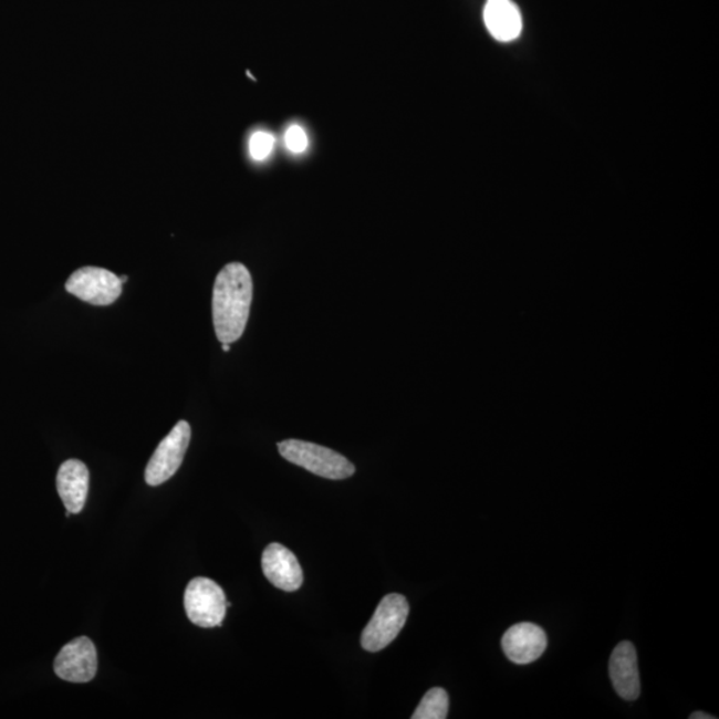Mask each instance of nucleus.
I'll return each mask as SVG.
<instances>
[{"label":"nucleus","instance_id":"nucleus-14","mask_svg":"<svg viewBox=\"0 0 719 719\" xmlns=\"http://www.w3.org/2000/svg\"><path fill=\"white\" fill-rule=\"evenodd\" d=\"M274 147V137L270 133L259 131L250 139V154L253 160H265L271 155Z\"/></svg>","mask_w":719,"mask_h":719},{"label":"nucleus","instance_id":"nucleus-12","mask_svg":"<svg viewBox=\"0 0 719 719\" xmlns=\"http://www.w3.org/2000/svg\"><path fill=\"white\" fill-rule=\"evenodd\" d=\"M483 21L490 34L500 42H512L522 31L521 12L512 0H488Z\"/></svg>","mask_w":719,"mask_h":719},{"label":"nucleus","instance_id":"nucleus-2","mask_svg":"<svg viewBox=\"0 0 719 719\" xmlns=\"http://www.w3.org/2000/svg\"><path fill=\"white\" fill-rule=\"evenodd\" d=\"M279 452L286 461L329 480H345L355 475L356 468L343 455L317 444L285 440L278 444Z\"/></svg>","mask_w":719,"mask_h":719},{"label":"nucleus","instance_id":"nucleus-4","mask_svg":"<svg viewBox=\"0 0 719 719\" xmlns=\"http://www.w3.org/2000/svg\"><path fill=\"white\" fill-rule=\"evenodd\" d=\"M226 594L215 581L198 577L187 585L185 593L186 613L192 624L200 627H216L223 624L227 607Z\"/></svg>","mask_w":719,"mask_h":719},{"label":"nucleus","instance_id":"nucleus-17","mask_svg":"<svg viewBox=\"0 0 719 719\" xmlns=\"http://www.w3.org/2000/svg\"><path fill=\"white\" fill-rule=\"evenodd\" d=\"M223 351L230 352V344L223 343Z\"/></svg>","mask_w":719,"mask_h":719},{"label":"nucleus","instance_id":"nucleus-15","mask_svg":"<svg viewBox=\"0 0 719 719\" xmlns=\"http://www.w3.org/2000/svg\"><path fill=\"white\" fill-rule=\"evenodd\" d=\"M286 148L293 154H302L309 147V136L305 131L300 126H292L288 128L285 134Z\"/></svg>","mask_w":719,"mask_h":719},{"label":"nucleus","instance_id":"nucleus-16","mask_svg":"<svg viewBox=\"0 0 719 719\" xmlns=\"http://www.w3.org/2000/svg\"><path fill=\"white\" fill-rule=\"evenodd\" d=\"M690 719H716V717L708 715V712L697 711L692 712Z\"/></svg>","mask_w":719,"mask_h":719},{"label":"nucleus","instance_id":"nucleus-3","mask_svg":"<svg viewBox=\"0 0 719 719\" xmlns=\"http://www.w3.org/2000/svg\"><path fill=\"white\" fill-rule=\"evenodd\" d=\"M409 616V604L402 594H388L378 604L362 634L365 650L376 653L394 643Z\"/></svg>","mask_w":719,"mask_h":719},{"label":"nucleus","instance_id":"nucleus-11","mask_svg":"<svg viewBox=\"0 0 719 719\" xmlns=\"http://www.w3.org/2000/svg\"><path fill=\"white\" fill-rule=\"evenodd\" d=\"M56 487L65 509L72 514L81 513L87 501L90 487L86 463L80 460L64 461L59 468Z\"/></svg>","mask_w":719,"mask_h":719},{"label":"nucleus","instance_id":"nucleus-7","mask_svg":"<svg viewBox=\"0 0 719 719\" xmlns=\"http://www.w3.org/2000/svg\"><path fill=\"white\" fill-rule=\"evenodd\" d=\"M55 675L64 681L86 684L97 671V655L93 640L80 637L65 645L55 658Z\"/></svg>","mask_w":719,"mask_h":719},{"label":"nucleus","instance_id":"nucleus-1","mask_svg":"<svg viewBox=\"0 0 719 719\" xmlns=\"http://www.w3.org/2000/svg\"><path fill=\"white\" fill-rule=\"evenodd\" d=\"M252 298V278L244 264H227L216 277L212 316L216 336L221 344H232L243 336Z\"/></svg>","mask_w":719,"mask_h":719},{"label":"nucleus","instance_id":"nucleus-13","mask_svg":"<svg viewBox=\"0 0 719 719\" xmlns=\"http://www.w3.org/2000/svg\"><path fill=\"white\" fill-rule=\"evenodd\" d=\"M448 710V692L441 688H435L424 696L411 719H446Z\"/></svg>","mask_w":719,"mask_h":719},{"label":"nucleus","instance_id":"nucleus-18","mask_svg":"<svg viewBox=\"0 0 719 719\" xmlns=\"http://www.w3.org/2000/svg\"><path fill=\"white\" fill-rule=\"evenodd\" d=\"M127 280H128L127 277H122V278H121L122 283H126Z\"/></svg>","mask_w":719,"mask_h":719},{"label":"nucleus","instance_id":"nucleus-5","mask_svg":"<svg viewBox=\"0 0 719 719\" xmlns=\"http://www.w3.org/2000/svg\"><path fill=\"white\" fill-rule=\"evenodd\" d=\"M65 290L93 305L106 306L122 295L123 283L115 273L100 267H84L71 274Z\"/></svg>","mask_w":719,"mask_h":719},{"label":"nucleus","instance_id":"nucleus-10","mask_svg":"<svg viewBox=\"0 0 719 719\" xmlns=\"http://www.w3.org/2000/svg\"><path fill=\"white\" fill-rule=\"evenodd\" d=\"M609 673L614 689L621 698L634 701L640 695L639 671L636 647L624 640L613 650Z\"/></svg>","mask_w":719,"mask_h":719},{"label":"nucleus","instance_id":"nucleus-9","mask_svg":"<svg viewBox=\"0 0 719 719\" xmlns=\"http://www.w3.org/2000/svg\"><path fill=\"white\" fill-rule=\"evenodd\" d=\"M261 567L268 581L281 591L295 592L303 585V569L296 555L278 542L265 548Z\"/></svg>","mask_w":719,"mask_h":719},{"label":"nucleus","instance_id":"nucleus-6","mask_svg":"<svg viewBox=\"0 0 719 719\" xmlns=\"http://www.w3.org/2000/svg\"><path fill=\"white\" fill-rule=\"evenodd\" d=\"M191 441V427L187 421H179L161 440L158 449L149 460L146 469L148 486L158 487L178 472Z\"/></svg>","mask_w":719,"mask_h":719},{"label":"nucleus","instance_id":"nucleus-8","mask_svg":"<svg viewBox=\"0 0 719 719\" xmlns=\"http://www.w3.org/2000/svg\"><path fill=\"white\" fill-rule=\"evenodd\" d=\"M501 646L512 663L527 665L539 659L548 646L544 629L531 623H521L509 627L503 634Z\"/></svg>","mask_w":719,"mask_h":719}]
</instances>
